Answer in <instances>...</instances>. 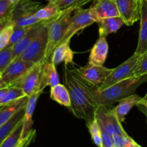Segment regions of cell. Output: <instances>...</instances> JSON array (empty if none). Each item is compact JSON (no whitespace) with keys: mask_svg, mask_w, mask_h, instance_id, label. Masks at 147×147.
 Masks as SVG:
<instances>
[{"mask_svg":"<svg viewBox=\"0 0 147 147\" xmlns=\"http://www.w3.org/2000/svg\"><path fill=\"white\" fill-rule=\"evenodd\" d=\"M64 84L68 89L71 99L70 111L78 119H83L86 125L96 119L97 105L90 92V85L81 77L77 68L70 69L65 65Z\"/></svg>","mask_w":147,"mask_h":147,"instance_id":"1","label":"cell"},{"mask_svg":"<svg viewBox=\"0 0 147 147\" xmlns=\"http://www.w3.org/2000/svg\"><path fill=\"white\" fill-rule=\"evenodd\" d=\"M147 81V75L132 76L119 81L106 88L99 89L98 87L90 86V92L95 103L98 106H111L121 100L135 93L136 89Z\"/></svg>","mask_w":147,"mask_h":147,"instance_id":"2","label":"cell"},{"mask_svg":"<svg viewBox=\"0 0 147 147\" xmlns=\"http://www.w3.org/2000/svg\"><path fill=\"white\" fill-rule=\"evenodd\" d=\"M75 9L63 10L48 23V42L44 62L50 60L52 54L57 45L60 44L68 30L72 14Z\"/></svg>","mask_w":147,"mask_h":147,"instance_id":"3","label":"cell"},{"mask_svg":"<svg viewBox=\"0 0 147 147\" xmlns=\"http://www.w3.org/2000/svg\"><path fill=\"white\" fill-rule=\"evenodd\" d=\"M42 7V4L37 0H20L15 4L10 20L13 26L30 27L40 21L35 14Z\"/></svg>","mask_w":147,"mask_h":147,"instance_id":"4","label":"cell"},{"mask_svg":"<svg viewBox=\"0 0 147 147\" xmlns=\"http://www.w3.org/2000/svg\"><path fill=\"white\" fill-rule=\"evenodd\" d=\"M50 20L42 26L34 40L17 58L34 64L43 63L48 42V23Z\"/></svg>","mask_w":147,"mask_h":147,"instance_id":"5","label":"cell"},{"mask_svg":"<svg viewBox=\"0 0 147 147\" xmlns=\"http://www.w3.org/2000/svg\"><path fill=\"white\" fill-rule=\"evenodd\" d=\"M96 119L100 129L111 136L115 134H127L121 123L119 121L113 108L110 109L107 106H98L96 109Z\"/></svg>","mask_w":147,"mask_h":147,"instance_id":"6","label":"cell"},{"mask_svg":"<svg viewBox=\"0 0 147 147\" xmlns=\"http://www.w3.org/2000/svg\"><path fill=\"white\" fill-rule=\"evenodd\" d=\"M140 55L134 53L129 59L123 62L122 64L113 68V71L108 76L104 83L101 85L99 89L106 88L119 81L127 79L134 76V70L136 63L139 60Z\"/></svg>","mask_w":147,"mask_h":147,"instance_id":"7","label":"cell"},{"mask_svg":"<svg viewBox=\"0 0 147 147\" xmlns=\"http://www.w3.org/2000/svg\"><path fill=\"white\" fill-rule=\"evenodd\" d=\"M42 63H40L33 65L28 71L26 72L17 81L13 83L9 87L16 86L20 88L28 97L34 93L42 92L40 90V77Z\"/></svg>","mask_w":147,"mask_h":147,"instance_id":"8","label":"cell"},{"mask_svg":"<svg viewBox=\"0 0 147 147\" xmlns=\"http://www.w3.org/2000/svg\"><path fill=\"white\" fill-rule=\"evenodd\" d=\"M95 22L96 21L90 13V9H83L82 7L75 9L70 18L68 30L62 42L70 40L78 32L86 28Z\"/></svg>","mask_w":147,"mask_h":147,"instance_id":"9","label":"cell"},{"mask_svg":"<svg viewBox=\"0 0 147 147\" xmlns=\"http://www.w3.org/2000/svg\"><path fill=\"white\" fill-rule=\"evenodd\" d=\"M35 64L16 58L11 64L1 73L0 88L9 87L13 83L20 79L24 73L28 71Z\"/></svg>","mask_w":147,"mask_h":147,"instance_id":"10","label":"cell"},{"mask_svg":"<svg viewBox=\"0 0 147 147\" xmlns=\"http://www.w3.org/2000/svg\"><path fill=\"white\" fill-rule=\"evenodd\" d=\"M113 70V68H108L103 65H96L89 63L83 67L77 68L78 73L85 80L98 88L101 86Z\"/></svg>","mask_w":147,"mask_h":147,"instance_id":"11","label":"cell"},{"mask_svg":"<svg viewBox=\"0 0 147 147\" xmlns=\"http://www.w3.org/2000/svg\"><path fill=\"white\" fill-rule=\"evenodd\" d=\"M142 0H116L120 17L125 24L132 26L140 20L141 6Z\"/></svg>","mask_w":147,"mask_h":147,"instance_id":"12","label":"cell"},{"mask_svg":"<svg viewBox=\"0 0 147 147\" xmlns=\"http://www.w3.org/2000/svg\"><path fill=\"white\" fill-rule=\"evenodd\" d=\"M90 11L96 22L102 19L120 16L116 0H94Z\"/></svg>","mask_w":147,"mask_h":147,"instance_id":"13","label":"cell"},{"mask_svg":"<svg viewBox=\"0 0 147 147\" xmlns=\"http://www.w3.org/2000/svg\"><path fill=\"white\" fill-rule=\"evenodd\" d=\"M60 83V78L56 69V65L51 61L44 62L42 66L40 77V90L42 92L47 86H54Z\"/></svg>","mask_w":147,"mask_h":147,"instance_id":"14","label":"cell"},{"mask_svg":"<svg viewBox=\"0 0 147 147\" xmlns=\"http://www.w3.org/2000/svg\"><path fill=\"white\" fill-rule=\"evenodd\" d=\"M106 37H99L91 49L88 57V63L96 65H103L109 53V45Z\"/></svg>","mask_w":147,"mask_h":147,"instance_id":"15","label":"cell"},{"mask_svg":"<svg viewBox=\"0 0 147 147\" xmlns=\"http://www.w3.org/2000/svg\"><path fill=\"white\" fill-rule=\"evenodd\" d=\"M47 21H48V20L40 21L37 24H34L22 40H20L15 45L11 46V53H12L13 60H15L16 58H17L24 51V50L28 47L29 45L31 43V42L36 37L42 26L45 24Z\"/></svg>","mask_w":147,"mask_h":147,"instance_id":"16","label":"cell"},{"mask_svg":"<svg viewBox=\"0 0 147 147\" xmlns=\"http://www.w3.org/2000/svg\"><path fill=\"white\" fill-rule=\"evenodd\" d=\"M42 92H37L33 93L32 95L29 97L28 101L25 107V113H24V119H23V132H22V139L27 137L32 132L33 125V113L35 109L36 105L38 98Z\"/></svg>","mask_w":147,"mask_h":147,"instance_id":"17","label":"cell"},{"mask_svg":"<svg viewBox=\"0 0 147 147\" xmlns=\"http://www.w3.org/2000/svg\"><path fill=\"white\" fill-rule=\"evenodd\" d=\"M70 40L63 42L57 46L50 57V61L55 65L64 63L65 65L73 63L74 54L70 45Z\"/></svg>","mask_w":147,"mask_h":147,"instance_id":"18","label":"cell"},{"mask_svg":"<svg viewBox=\"0 0 147 147\" xmlns=\"http://www.w3.org/2000/svg\"><path fill=\"white\" fill-rule=\"evenodd\" d=\"M147 50V1L142 0L140 14L139 41L135 53L142 55Z\"/></svg>","mask_w":147,"mask_h":147,"instance_id":"19","label":"cell"},{"mask_svg":"<svg viewBox=\"0 0 147 147\" xmlns=\"http://www.w3.org/2000/svg\"><path fill=\"white\" fill-rule=\"evenodd\" d=\"M142 99V97L134 93V94L121 100L119 102V104L116 107L113 108L115 113L121 123L123 122L125 117L127 116L129 111L134 106H139Z\"/></svg>","mask_w":147,"mask_h":147,"instance_id":"20","label":"cell"},{"mask_svg":"<svg viewBox=\"0 0 147 147\" xmlns=\"http://www.w3.org/2000/svg\"><path fill=\"white\" fill-rule=\"evenodd\" d=\"M98 26L99 37H106L109 34L117 32L123 24L124 21L121 17H113L102 19L96 22Z\"/></svg>","mask_w":147,"mask_h":147,"instance_id":"21","label":"cell"},{"mask_svg":"<svg viewBox=\"0 0 147 147\" xmlns=\"http://www.w3.org/2000/svg\"><path fill=\"white\" fill-rule=\"evenodd\" d=\"M28 96H24L14 102L0 107V126L9 120L16 113L25 107L28 101Z\"/></svg>","mask_w":147,"mask_h":147,"instance_id":"22","label":"cell"},{"mask_svg":"<svg viewBox=\"0 0 147 147\" xmlns=\"http://www.w3.org/2000/svg\"><path fill=\"white\" fill-rule=\"evenodd\" d=\"M50 98L61 106L70 108L71 106L70 92L65 86L63 84L55 85L50 87Z\"/></svg>","mask_w":147,"mask_h":147,"instance_id":"23","label":"cell"},{"mask_svg":"<svg viewBox=\"0 0 147 147\" xmlns=\"http://www.w3.org/2000/svg\"><path fill=\"white\" fill-rule=\"evenodd\" d=\"M25 107L22 108L21 110L16 113L9 120L0 126V144L12 132V131L17 127V125L23 120L24 113H25Z\"/></svg>","mask_w":147,"mask_h":147,"instance_id":"24","label":"cell"},{"mask_svg":"<svg viewBox=\"0 0 147 147\" xmlns=\"http://www.w3.org/2000/svg\"><path fill=\"white\" fill-rule=\"evenodd\" d=\"M23 120L19 123L11 134L0 144V147H17L22 140Z\"/></svg>","mask_w":147,"mask_h":147,"instance_id":"25","label":"cell"},{"mask_svg":"<svg viewBox=\"0 0 147 147\" xmlns=\"http://www.w3.org/2000/svg\"><path fill=\"white\" fill-rule=\"evenodd\" d=\"M61 10L57 3H50L44 7H41L36 12L35 16L39 20H50L60 14Z\"/></svg>","mask_w":147,"mask_h":147,"instance_id":"26","label":"cell"},{"mask_svg":"<svg viewBox=\"0 0 147 147\" xmlns=\"http://www.w3.org/2000/svg\"><path fill=\"white\" fill-rule=\"evenodd\" d=\"M27 96L25 93H24L22 90L20 88L16 87V86H11L9 87L8 90L6 93L5 96L3 98L2 100H1L0 106H4V105H7L8 103L14 102L15 100H18V99Z\"/></svg>","mask_w":147,"mask_h":147,"instance_id":"27","label":"cell"},{"mask_svg":"<svg viewBox=\"0 0 147 147\" xmlns=\"http://www.w3.org/2000/svg\"><path fill=\"white\" fill-rule=\"evenodd\" d=\"M87 126L89 130V132H90L92 140L94 142L95 144L98 147H103L101 129H100L96 119H94L88 125H87Z\"/></svg>","mask_w":147,"mask_h":147,"instance_id":"28","label":"cell"},{"mask_svg":"<svg viewBox=\"0 0 147 147\" xmlns=\"http://www.w3.org/2000/svg\"><path fill=\"white\" fill-rule=\"evenodd\" d=\"M94 0H59L57 1V5L61 11L67 9H76L79 7H83L90 1Z\"/></svg>","mask_w":147,"mask_h":147,"instance_id":"29","label":"cell"},{"mask_svg":"<svg viewBox=\"0 0 147 147\" xmlns=\"http://www.w3.org/2000/svg\"><path fill=\"white\" fill-rule=\"evenodd\" d=\"M11 46H7L0 50V73H2L13 61Z\"/></svg>","mask_w":147,"mask_h":147,"instance_id":"30","label":"cell"},{"mask_svg":"<svg viewBox=\"0 0 147 147\" xmlns=\"http://www.w3.org/2000/svg\"><path fill=\"white\" fill-rule=\"evenodd\" d=\"M14 5L11 0H0V22L10 20Z\"/></svg>","mask_w":147,"mask_h":147,"instance_id":"31","label":"cell"},{"mask_svg":"<svg viewBox=\"0 0 147 147\" xmlns=\"http://www.w3.org/2000/svg\"><path fill=\"white\" fill-rule=\"evenodd\" d=\"M32 26H30V27H16V26H14L11 38H10L9 44L8 46H13L16 43L18 42L20 40H22L24 37V36L27 34V32L30 30V28Z\"/></svg>","mask_w":147,"mask_h":147,"instance_id":"32","label":"cell"},{"mask_svg":"<svg viewBox=\"0 0 147 147\" xmlns=\"http://www.w3.org/2000/svg\"><path fill=\"white\" fill-rule=\"evenodd\" d=\"M147 75V50L141 55L136 63L134 70V76H145Z\"/></svg>","mask_w":147,"mask_h":147,"instance_id":"33","label":"cell"},{"mask_svg":"<svg viewBox=\"0 0 147 147\" xmlns=\"http://www.w3.org/2000/svg\"><path fill=\"white\" fill-rule=\"evenodd\" d=\"M14 26L13 24L7 26L1 33H0V50H3L9 44L10 38L12 33Z\"/></svg>","mask_w":147,"mask_h":147,"instance_id":"34","label":"cell"},{"mask_svg":"<svg viewBox=\"0 0 147 147\" xmlns=\"http://www.w3.org/2000/svg\"><path fill=\"white\" fill-rule=\"evenodd\" d=\"M112 140L115 147H125L133 139L128 134H115L112 136Z\"/></svg>","mask_w":147,"mask_h":147,"instance_id":"35","label":"cell"},{"mask_svg":"<svg viewBox=\"0 0 147 147\" xmlns=\"http://www.w3.org/2000/svg\"><path fill=\"white\" fill-rule=\"evenodd\" d=\"M101 134L103 147H115L113 145V140H112V136L106 133L103 129H101Z\"/></svg>","mask_w":147,"mask_h":147,"instance_id":"36","label":"cell"},{"mask_svg":"<svg viewBox=\"0 0 147 147\" xmlns=\"http://www.w3.org/2000/svg\"><path fill=\"white\" fill-rule=\"evenodd\" d=\"M36 136V130L33 129L31 133L28 135L26 138L23 139L20 143V144L17 146V147H27L32 142Z\"/></svg>","mask_w":147,"mask_h":147,"instance_id":"37","label":"cell"},{"mask_svg":"<svg viewBox=\"0 0 147 147\" xmlns=\"http://www.w3.org/2000/svg\"><path fill=\"white\" fill-rule=\"evenodd\" d=\"M10 24H12L10 20H4V21L0 22V33H1L7 26L10 25Z\"/></svg>","mask_w":147,"mask_h":147,"instance_id":"38","label":"cell"},{"mask_svg":"<svg viewBox=\"0 0 147 147\" xmlns=\"http://www.w3.org/2000/svg\"><path fill=\"white\" fill-rule=\"evenodd\" d=\"M8 88L9 87H6V88H0V103H1V100H2L3 98L4 97V96H5L6 93L7 92V90H8Z\"/></svg>","mask_w":147,"mask_h":147,"instance_id":"39","label":"cell"},{"mask_svg":"<svg viewBox=\"0 0 147 147\" xmlns=\"http://www.w3.org/2000/svg\"><path fill=\"white\" fill-rule=\"evenodd\" d=\"M139 106H142L143 107H144L145 109L147 110V93L145 95L144 97L142 98V100H141L140 103H139Z\"/></svg>","mask_w":147,"mask_h":147,"instance_id":"40","label":"cell"},{"mask_svg":"<svg viewBox=\"0 0 147 147\" xmlns=\"http://www.w3.org/2000/svg\"><path fill=\"white\" fill-rule=\"evenodd\" d=\"M125 147H142V146H141L140 145L138 144L133 139V140L131 141V142H129V143Z\"/></svg>","mask_w":147,"mask_h":147,"instance_id":"41","label":"cell"},{"mask_svg":"<svg viewBox=\"0 0 147 147\" xmlns=\"http://www.w3.org/2000/svg\"><path fill=\"white\" fill-rule=\"evenodd\" d=\"M46 1H47L48 2L50 3H57V1H58L59 0H46Z\"/></svg>","mask_w":147,"mask_h":147,"instance_id":"42","label":"cell"},{"mask_svg":"<svg viewBox=\"0 0 147 147\" xmlns=\"http://www.w3.org/2000/svg\"><path fill=\"white\" fill-rule=\"evenodd\" d=\"M11 1H12L13 3H14V4H17V2H18V1H20V0H11Z\"/></svg>","mask_w":147,"mask_h":147,"instance_id":"43","label":"cell"},{"mask_svg":"<svg viewBox=\"0 0 147 147\" xmlns=\"http://www.w3.org/2000/svg\"><path fill=\"white\" fill-rule=\"evenodd\" d=\"M0 76H1V73H0Z\"/></svg>","mask_w":147,"mask_h":147,"instance_id":"44","label":"cell"},{"mask_svg":"<svg viewBox=\"0 0 147 147\" xmlns=\"http://www.w3.org/2000/svg\"><path fill=\"white\" fill-rule=\"evenodd\" d=\"M1 106H0V107H1Z\"/></svg>","mask_w":147,"mask_h":147,"instance_id":"45","label":"cell"},{"mask_svg":"<svg viewBox=\"0 0 147 147\" xmlns=\"http://www.w3.org/2000/svg\"><path fill=\"white\" fill-rule=\"evenodd\" d=\"M146 1H147V0H146Z\"/></svg>","mask_w":147,"mask_h":147,"instance_id":"46","label":"cell"}]
</instances>
